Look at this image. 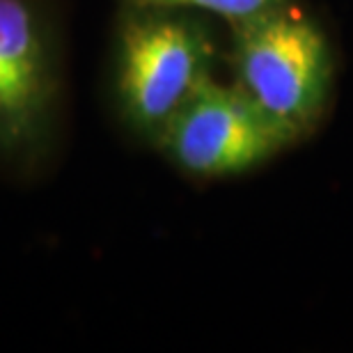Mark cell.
<instances>
[{
    "label": "cell",
    "mask_w": 353,
    "mask_h": 353,
    "mask_svg": "<svg viewBox=\"0 0 353 353\" xmlns=\"http://www.w3.org/2000/svg\"><path fill=\"white\" fill-rule=\"evenodd\" d=\"M67 51L55 0H0V174L39 181L65 143Z\"/></svg>",
    "instance_id": "6da1fadb"
},
{
    "label": "cell",
    "mask_w": 353,
    "mask_h": 353,
    "mask_svg": "<svg viewBox=\"0 0 353 353\" xmlns=\"http://www.w3.org/2000/svg\"><path fill=\"white\" fill-rule=\"evenodd\" d=\"M218 41L207 14L126 7L112 41V101L133 136L154 145L188 97L214 76Z\"/></svg>",
    "instance_id": "7a4b0ae2"
},
{
    "label": "cell",
    "mask_w": 353,
    "mask_h": 353,
    "mask_svg": "<svg viewBox=\"0 0 353 353\" xmlns=\"http://www.w3.org/2000/svg\"><path fill=\"white\" fill-rule=\"evenodd\" d=\"M228 62L232 81L301 138L328 110L333 44L319 21L299 5L232 23Z\"/></svg>",
    "instance_id": "3957f363"
},
{
    "label": "cell",
    "mask_w": 353,
    "mask_h": 353,
    "mask_svg": "<svg viewBox=\"0 0 353 353\" xmlns=\"http://www.w3.org/2000/svg\"><path fill=\"white\" fill-rule=\"evenodd\" d=\"M299 140L234 81L211 76L174 112L154 147L193 179H230L268 163Z\"/></svg>",
    "instance_id": "277c9868"
},
{
    "label": "cell",
    "mask_w": 353,
    "mask_h": 353,
    "mask_svg": "<svg viewBox=\"0 0 353 353\" xmlns=\"http://www.w3.org/2000/svg\"><path fill=\"white\" fill-rule=\"evenodd\" d=\"M126 7H170V10H188L207 17L228 19L230 23L248 21L262 14L296 5V0H119Z\"/></svg>",
    "instance_id": "5b68a950"
}]
</instances>
